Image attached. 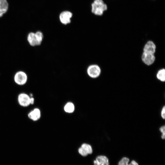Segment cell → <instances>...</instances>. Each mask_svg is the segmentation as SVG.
<instances>
[{"mask_svg": "<svg viewBox=\"0 0 165 165\" xmlns=\"http://www.w3.org/2000/svg\"><path fill=\"white\" fill-rule=\"evenodd\" d=\"M92 13L97 16H101L107 9V5L102 0H94L91 4Z\"/></svg>", "mask_w": 165, "mask_h": 165, "instance_id": "6da1fadb", "label": "cell"}, {"mask_svg": "<svg viewBox=\"0 0 165 165\" xmlns=\"http://www.w3.org/2000/svg\"><path fill=\"white\" fill-rule=\"evenodd\" d=\"M13 79L15 82L19 86L25 84L28 80V76L26 73L23 71H19L14 74Z\"/></svg>", "mask_w": 165, "mask_h": 165, "instance_id": "7a4b0ae2", "label": "cell"}, {"mask_svg": "<svg viewBox=\"0 0 165 165\" xmlns=\"http://www.w3.org/2000/svg\"><path fill=\"white\" fill-rule=\"evenodd\" d=\"M72 16L73 14L72 12L68 10H64L60 14L59 19L62 24L67 25L71 23Z\"/></svg>", "mask_w": 165, "mask_h": 165, "instance_id": "3957f363", "label": "cell"}, {"mask_svg": "<svg viewBox=\"0 0 165 165\" xmlns=\"http://www.w3.org/2000/svg\"><path fill=\"white\" fill-rule=\"evenodd\" d=\"M31 97L25 93L20 94L17 97L18 103L19 105L23 107H27L30 105Z\"/></svg>", "mask_w": 165, "mask_h": 165, "instance_id": "277c9868", "label": "cell"}, {"mask_svg": "<svg viewBox=\"0 0 165 165\" xmlns=\"http://www.w3.org/2000/svg\"><path fill=\"white\" fill-rule=\"evenodd\" d=\"M101 71L99 66L95 64L90 66L87 69V73L89 76L93 78H96L99 76Z\"/></svg>", "mask_w": 165, "mask_h": 165, "instance_id": "5b68a950", "label": "cell"}, {"mask_svg": "<svg viewBox=\"0 0 165 165\" xmlns=\"http://www.w3.org/2000/svg\"><path fill=\"white\" fill-rule=\"evenodd\" d=\"M142 59L145 64L149 65L153 63L155 57L154 54L144 52L142 56Z\"/></svg>", "mask_w": 165, "mask_h": 165, "instance_id": "8992f818", "label": "cell"}, {"mask_svg": "<svg viewBox=\"0 0 165 165\" xmlns=\"http://www.w3.org/2000/svg\"><path fill=\"white\" fill-rule=\"evenodd\" d=\"M78 152L82 156H85L88 154H91L93 150L91 146L90 145L84 143L79 148Z\"/></svg>", "mask_w": 165, "mask_h": 165, "instance_id": "52a82bcc", "label": "cell"}, {"mask_svg": "<svg viewBox=\"0 0 165 165\" xmlns=\"http://www.w3.org/2000/svg\"><path fill=\"white\" fill-rule=\"evenodd\" d=\"M94 165H109L108 158L103 155L97 156L94 161Z\"/></svg>", "mask_w": 165, "mask_h": 165, "instance_id": "ba28073f", "label": "cell"}, {"mask_svg": "<svg viewBox=\"0 0 165 165\" xmlns=\"http://www.w3.org/2000/svg\"><path fill=\"white\" fill-rule=\"evenodd\" d=\"M40 111L38 108L34 109L28 114V118L33 121L38 120L40 119Z\"/></svg>", "mask_w": 165, "mask_h": 165, "instance_id": "9c48e42d", "label": "cell"}, {"mask_svg": "<svg viewBox=\"0 0 165 165\" xmlns=\"http://www.w3.org/2000/svg\"><path fill=\"white\" fill-rule=\"evenodd\" d=\"M9 8V4L7 0H0V18L7 12Z\"/></svg>", "mask_w": 165, "mask_h": 165, "instance_id": "30bf717a", "label": "cell"}, {"mask_svg": "<svg viewBox=\"0 0 165 165\" xmlns=\"http://www.w3.org/2000/svg\"><path fill=\"white\" fill-rule=\"evenodd\" d=\"M156 46L151 41H149L145 44L143 49L144 52L154 54L156 51Z\"/></svg>", "mask_w": 165, "mask_h": 165, "instance_id": "8fae6325", "label": "cell"}, {"mask_svg": "<svg viewBox=\"0 0 165 165\" xmlns=\"http://www.w3.org/2000/svg\"><path fill=\"white\" fill-rule=\"evenodd\" d=\"M27 40L30 46H37L35 32L31 31L28 33L27 36Z\"/></svg>", "mask_w": 165, "mask_h": 165, "instance_id": "7c38bea8", "label": "cell"}, {"mask_svg": "<svg viewBox=\"0 0 165 165\" xmlns=\"http://www.w3.org/2000/svg\"><path fill=\"white\" fill-rule=\"evenodd\" d=\"M118 165H139V164L135 160H132L130 161L129 158L124 157L119 161Z\"/></svg>", "mask_w": 165, "mask_h": 165, "instance_id": "4fadbf2b", "label": "cell"}, {"mask_svg": "<svg viewBox=\"0 0 165 165\" xmlns=\"http://www.w3.org/2000/svg\"><path fill=\"white\" fill-rule=\"evenodd\" d=\"M36 38L37 46L40 45L42 41L43 38V35L42 32L40 31H37L35 32Z\"/></svg>", "mask_w": 165, "mask_h": 165, "instance_id": "5bb4252c", "label": "cell"}, {"mask_svg": "<svg viewBox=\"0 0 165 165\" xmlns=\"http://www.w3.org/2000/svg\"><path fill=\"white\" fill-rule=\"evenodd\" d=\"M156 76L157 79L160 81L164 82L165 80V70L162 69L160 70L158 72Z\"/></svg>", "mask_w": 165, "mask_h": 165, "instance_id": "9a60e30c", "label": "cell"}, {"mask_svg": "<svg viewBox=\"0 0 165 165\" xmlns=\"http://www.w3.org/2000/svg\"><path fill=\"white\" fill-rule=\"evenodd\" d=\"M64 110L67 112H73L74 110V106L73 104L71 102L68 103L64 106Z\"/></svg>", "mask_w": 165, "mask_h": 165, "instance_id": "2e32d148", "label": "cell"}, {"mask_svg": "<svg viewBox=\"0 0 165 165\" xmlns=\"http://www.w3.org/2000/svg\"><path fill=\"white\" fill-rule=\"evenodd\" d=\"M165 126H163L161 127L160 129V131L162 133L161 138L163 139H165Z\"/></svg>", "mask_w": 165, "mask_h": 165, "instance_id": "e0dca14e", "label": "cell"}, {"mask_svg": "<svg viewBox=\"0 0 165 165\" xmlns=\"http://www.w3.org/2000/svg\"><path fill=\"white\" fill-rule=\"evenodd\" d=\"M165 106H163V107L162 111H161V115L162 118L163 119H165Z\"/></svg>", "mask_w": 165, "mask_h": 165, "instance_id": "ac0fdd59", "label": "cell"}, {"mask_svg": "<svg viewBox=\"0 0 165 165\" xmlns=\"http://www.w3.org/2000/svg\"><path fill=\"white\" fill-rule=\"evenodd\" d=\"M34 99L33 97H31L30 99V105H33L34 103Z\"/></svg>", "mask_w": 165, "mask_h": 165, "instance_id": "d6986e66", "label": "cell"}]
</instances>
